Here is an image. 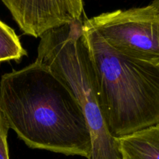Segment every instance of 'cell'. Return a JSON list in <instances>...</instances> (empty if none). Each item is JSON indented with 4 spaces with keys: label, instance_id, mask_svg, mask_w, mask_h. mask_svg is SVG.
<instances>
[{
    "label": "cell",
    "instance_id": "obj_8",
    "mask_svg": "<svg viewBox=\"0 0 159 159\" xmlns=\"http://www.w3.org/2000/svg\"><path fill=\"white\" fill-rule=\"evenodd\" d=\"M9 128L0 111V159H9L7 136Z\"/></svg>",
    "mask_w": 159,
    "mask_h": 159
},
{
    "label": "cell",
    "instance_id": "obj_7",
    "mask_svg": "<svg viewBox=\"0 0 159 159\" xmlns=\"http://www.w3.org/2000/svg\"><path fill=\"white\" fill-rule=\"evenodd\" d=\"M26 55L20 38L15 31L0 20V63L8 61H19Z\"/></svg>",
    "mask_w": 159,
    "mask_h": 159
},
{
    "label": "cell",
    "instance_id": "obj_4",
    "mask_svg": "<svg viewBox=\"0 0 159 159\" xmlns=\"http://www.w3.org/2000/svg\"><path fill=\"white\" fill-rule=\"evenodd\" d=\"M85 20L117 52L159 66V11L152 5L103 12Z\"/></svg>",
    "mask_w": 159,
    "mask_h": 159
},
{
    "label": "cell",
    "instance_id": "obj_1",
    "mask_svg": "<svg viewBox=\"0 0 159 159\" xmlns=\"http://www.w3.org/2000/svg\"><path fill=\"white\" fill-rule=\"evenodd\" d=\"M0 111L28 147L89 159L91 134L82 109L65 84L37 61L3 75Z\"/></svg>",
    "mask_w": 159,
    "mask_h": 159
},
{
    "label": "cell",
    "instance_id": "obj_5",
    "mask_svg": "<svg viewBox=\"0 0 159 159\" xmlns=\"http://www.w3.org/2000/svg\"><path fill=\"white\" fill-rule=\"evenodd\" d=\"M22 32L41 37L50 30L83 20V0H2Z\"/></svg>",
    "mask_w": 159,
    "mask_h": 159
},
{
    "label": "cell",
    "instance_id": "obj_6",
    "mask_svg": "<svg viewBox=\"0 0 159 159\" xmlns=\"http://www.w3.org/2000/svg\"><path fill=\"white\" fill-rule=\"evenodd\" d=\"M123 159H159V124L117 138Z\"/></svg>",
    "mask_w": 159,
    "mask_h": 159
},
{
    "label": "cell",
    "instance_id": "obj_3",
    "mask_svg": "<svg viewBox=\"0 0 159 159\" xmlns=\"http://www.w3.org/2000/svg\"><path fill=\"white\" fill-rule=\"evenodd\" d=\"M82 26L83 20L41 36L36 61L57 76L80 104L91 134L89 159H123L117 139L110 134L102 116Z\"/></svg>",
    "mask_w": 159,
    "mask_h": 159
},
{
    "label": "cell",
    "instance_id": "obj_2",
    "mask_svg": "<svg viewBox=\"0 0 159 159\" xmlns=\"http://www.w3.org/2000/svg\"><path fill=\"white\" fill-rule=\"evenodd\" d=\"M82 27L110 134L117 139L159 124V66L115 51L85 19Z\"/></svg>",
    "mask_w": 159,
    "mask_h": 159
},
{
    "label": "cell",
    "instance_id": "obj_9",
    "mask_svg": "<svg viewBox=\"0 0 159 159\" xmlns=\"http://www.w3.org/2000/svg\"><path fill=\"white\" fill-rule=\"evenodd\" d=\"M151 5H152L154 7L156 8V9L159 11V0H153V1L151 2Z\"/></svg>",
    "mask_w": 159,
    "mask_h": 159
}]
</instances>
